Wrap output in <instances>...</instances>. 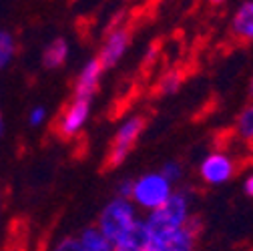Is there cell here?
<instances>
[{
    "label": "cell",
    "instance_id": "1",
    "mask_svg": "<svg viewBox=\"0 0 253 251\" xmlns=\"http://www.w3.org/2000/svg\"><path fill=\"white\" fill-rule=\"evenodd\" d=\"M193 215V199L191 193L179 189L173 191L171 197L155 211H149V215L145 217V225L151 233V241L153 239H163L179 229H183L189 219Z\"/></svg>",
    "mask_w": 253,
    "mask_h": 251
},
{
    "label": "cell",
    "instance_id": "2",
    "mask_svg": "<svg viewBox=\"0 0 253 251\" xmlns=\"http://www.w3.org/2000/svg\"><path fill=\"white\" fill-rule=\"evenodd\" d=\"M137 207L133 205L131 199L125 197H113L101 211L99 219H97V229L109 239L115 241L119 239L126 229H131L135 225V221L139 219L137 215Z\"/></svg>",
    "mask_w": 253,
    "mask_h": 251
},
{
    "label": "cell",
    "instance_id": "3",
    "mask_svg": "<svg viewBox=\"0 0 253 251\" xmlns=\"http://www.w3.org/2000/svg\"><path fill=\"white\" fill-rule=\"evenodd\" d=\"M173 191H175L173 185L159 171H151V173H145V175L133 179L131 201L137 209L155 211L157 207H161L171 197Z\"/></svg>",
    "mask_w": 253,
    "mask_h": 251
},
{
    "label": "cell",
    "instance_id": "4",
    "mask_svg": "<svg viewBox=\"0 0 253 251\" xmlns=\"http://www.w3.org/2000/svg\"><path fill=\"white\" fill-rule=\"evenodd\" d=\"M145 125H147V119L143 115H133L119 125V129L111 141V147L107 151V159H105L107 169H117L119 165L125 163V159L131 155L137 141L141 139Z\"/></svg>",
    "mask_w": 253,
    "mask_h": 251
},
{
    "label": "cell",
    "instance_id": "5",
    "mask_svg": "<svg viewBox=\"0 0 253 251\" xmlns=\"http://www.w3.org/2000/svg\"><path fill=\"white\" fill-rule=\"evenodd\" d=\"M201 231H203V221H201V217H197L193 213L191 219H189V223L183 229H179L163 239H153L149 243L147 251H195Z\"/></svg>",
    "mask_w": 253,
    "mask_h": 251
},
{
    "label": "cell",
    "instance_id": "6",
    "mask_svg": "<svg viewBox=\"0 0 253 251\" xmlns=\"http://www.w3.org/2000/svg\"><path fill=\"white\" fill-rule=\"evenodd\" d=\"M235 171H237V163L225 151H211L209 155L203 157L199 165V177L213 187L231 181Z\"/></svg>",
    "mask_w": 253,
    "mask_h": 251
},
{
    "label": "cell",
    "instance_id": "7",
    "mask_svg": "<svg viewBox=\"0 0 253 251\" xmlns=\"http://www.w3.org/2000/svg\"><path fill=\"white\" fill-rule=\"evenodd\" d=\"M90 117V101L86 99H75L62 109V113L58 115L56 119V125H54V131L58 137L62 139H73L77 137L83 127L86 125Z\"/></svg>",
    "mask_w": 253,
    "mask_h": 251
},
{
    "label": "cell",
    "instance_id": "8",
    "mask_svg": "<svg viewBox=\"0 0 253 251\" xmlns=\"http://www.w3.org/2000/svg\"><path fill=\"white\" fill-rule=\"evenodd\" d=\"M131 46V30L126 26H115L109 30V35L105 37L101 50H99V62L103 65V69H113L123 60V56L126 54Z\"/></svg>",
    "mask_w": 253,
    "mask_h": 251
},
{
    "label": "cell",
    "instance_id": "9",
    "mask_svg": "<svg viewBox=\"0 0 253 251\" xmlns=\"http://www.w3.org/2000/svg\"><path fill=\"white\" fill-rule=\"evenodd\" d=\"M103 71H105V69H103V65L99 62L97 56H94V58H88L84 65H83V69H81L77 81H75L73 97H75V99H86V101H90L92 95L97 92L99 84H101Z\"/></svg>",
    "mask_w": 253,
    "mask_h": 251
},
{
    "label": "cell",
    "instance_id": "10",
    "mask_svg": "<svg viewBox=\"0 0 253 251\" xmlns=\"http://www.w3.org/2000/svg\"><path fill=\"white\" fill-rule=\"evenodd\" d=\"M151 243V233L145 225V219H137L131 229H126L119 239L113 241V251H147Z\"/></svg>",
    "mask_w": 253,
    "mask_h": 251
},
{
    "label": "cell",
    "instance_id": "11",
    "mask_svg": "<svg viewBox=\"0 0 253 251\" xmlns=\"http://www.w3.org/2000/svg\"><path fill=\"white\" fill-rule=\"evenodd\" d=\"M231 37L239 42H253V0H245V2L233 12L231 16Z\"/></svg>",
    "mask_w": 253,
    "mask_h": 251
},
{
    "label": "cell",
    "instance_id": "12",
    "mask_svg": "<svg viewBox=\"0 0 253 251\" xmlns=\"http://www.w3.org/2000/svg\"><path fill=\"white\" fill-rule=\"evenodd\" d=\"M69 42L62 39V37H56V39H52L46 46H44V50H42V65H44V69H48V71H56V69H60L62 65L67 62V58H69Z\"/></svg>",
    "mask_w": 253,
    "mask_h": 251
},
{
    "label": "cell",
    "instance_id": "13",
    "mask_svg": "<svg viewBox=\"0 0 253 251\" xmlns=\"http://www.w3.org/2000/svg\"><path fill=\"white\" fill-rule=\"evenodd\" d=\"M77 243H79V251H113V241H109L97 229V225L84 227L77 237Z\"/></svg>",
    "mask_w": 253,
    "mask_h": 251
},
{
    "label": "cell",
    "instance_id": "14",
    "mask_svg": "<svg viewBox=\"0 0 253 251\" xmlns=\"http://www.w3.org/2000/svg\"><path fill=\"white\" fill-rule=\"evenodd\" d=\"M235 135L243 143L253 145V103L245 105L239 111V115L235 119Z\"/></svg>",
    "mask_w": 253,
    "mask_h": 251
},
{
    "label": "cell",
    "instance_id": "15",
    "mask_svg": "<svg viewBox=\"0 0 253 251\" xmlns=\"http://www.w3.org/2000/svg\"><path fill=\"white\" fill-rule=\"evenodd\" d=\"M16 50H18L16 37L10 33V30L0 28V71H4L14 60Z\"/></svg>",
    "mask_w": 253,
    "mask_h": 251
},
{
    "label": "cell",
    "instance_id": "16",
    "mask_svg": "<svg viewBox=\"0 0 253 251\" xmlns=\"http://www.w3.org/2000/svg\"><path fill=\"white\" fill-rule=\"evenodd\" d=\"M183 79H185V77H183V73H181L179 69L167 71V73L159 79V83H157V92H159V95H163V97L173 95V92H177V90L181 88Z\"/></svg>",
    "mask_w": 253,
    "mask_h": 251
},
{
    "label": "cell",
    "instance_id": "17",
    "mask_svg": "<svg viewBox=\"0 0 253 251\" xmlns=\"http://www.w3.org/2000/svg\"><path fill=\"white\" fill-rule=\"evenodd\" d=\"M171 185H175V183H179L181 179H183V165L179 163V161H167L163 167H161V171H159Z\"/></svg>",
    "mask_w": 253,
    "mask_h": 251
},
{
    "label": "cell",
    "instance_id": "18",
    "mask_svg": "<svg viewBox=\"0 0 253 251\" xmlns=\"http://www.w3.org/2000/svg\"><path fill=\"white\" fill-rule=\"evenodd\" d=\"M46 109L44 107H41V105H37V107H33L28 111V125L30 127H41V125H44V121H46Z\"/></svg>",
    "mask_w": 253,
    "mask_h": 251
},
{
    "label": "cell",
    "instance_id": "19",
    "mask_svg": "<svg viewBox=\"0 0 253 251\" xmlns=\"http://www.w3.org/2000/svg\"><path fill=\"white\" fill-rule=\"evenodd\" d=\"M52 251H79L77 237H62V239L52 247Z\"/></svg>",
    "mask_w": 253,
    "mask_h": 251
},
{
    "label": "cell",
    "instance_id": "20",
    "mask_svg": "<svg viewBox=\"0 0 253 251\" xmlns=\"http://www.w3.org/2000/svg\"><path fill=\"white\" fill-rule=\"evenodd\" d=\"M119 191V197H125V199H131V191H133V179H123L117 187Z\"/></svg>",
    "mask_w": 253,
    "mask_h": 251
},
{
    "label": "cell",
    "instance_id": "21",
    "mask_svg": "<svg viewBox=\"0 0 253 251\" xmlns=\"http://www.w3.org/2000/svg\"><path fill=\"white\" fill-rule=\"evenodd\" d=\"M243 191H245V195L253 197V173H249L247 179L243 181Z\"/></svg>",
    "mask_w": 253,
    "mask_h": 251
},
{
    "label": "cell",
    "instance_id": "22",
    "mask_svg": "<svg viewBox=\"0 0 253 251\" xmlns=\"http://www.w3.org/2000/svg\"><path fill=\"white\" fill-rule=\"evenodd\" d=\"M2 209H4V193H2V187H0V217H2Z\"/></svg>",
    "mask_w": 253,
    "mask_h": 251
},
{
    "label": "cell",
    "instance_id": "23",
    "mask_svg": "<svg viewBox=\"0 0 253 251\" xmlns=\"http://www.w3.org/2000/svg\"><path fill=\"white\" fill-rule=\"evenodd\" d=\"M4 135V115H2V111H0V137Z\"/></svg>",
    "mask_w": 253,
    "mask_h": 251
},
{
    "label": "cell",
    "instance_id": "24",
    "mask_svg": "<svg viewBox=\"0 0 253 251\" xmlns=\"http://www.w3.org/2000/svg\"><path fill=\"white\" fill-rule=\"evenodd\" d=\"M209 2H211V4H215V6H217V4H223V2H225V0H209Z\"/></svg>",
    "mask_w": 253,
    "mask_h": 251
},
{
    "label": "cell",
    "instance_id": "25",
    "mask_svg": "<svg viewBox=\"0 0 253 251\" xmlns=\"http://www.w3.org/2000/svg\"><path fill=\"white\" fill-rule=\"evenodd\" d=\"M249 92H251V97H253V75H251V83H249Z\"/></svg>",
    "mask_w": 253,
    "mask_h": 251
}]
</instances>
